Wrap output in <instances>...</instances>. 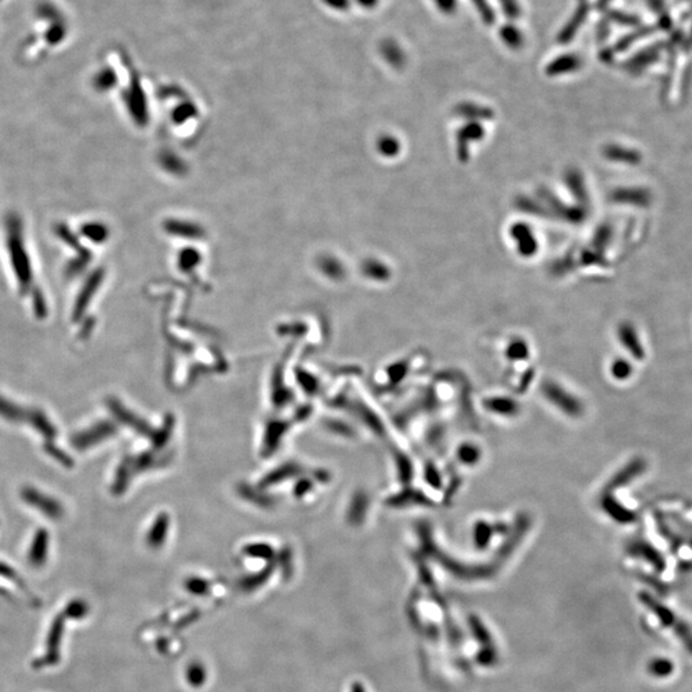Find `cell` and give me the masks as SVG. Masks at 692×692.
<instances>
[{
	"label": "cell",
	"mask_w": 692,
	"mask_h": 692,
	"mask_svg": "<svg viewBox=\"0 0 692 692\" xmlns=\"http://www.w3.org/2000/svg\"><path fill=\"white\" fill-rule=\"evenodd\" d=\"M476 5V10H478V13L481 14V19L484 20L485 23L488 25H491L495 22V13L492 8L490 7V4L488 3V0H472Z\"/></svg>",
	"instance_id": "10"
},
{
	"label": "cell",
	"mask_w": 692,
	"mask_h": 692,
	"mask_svg": "<svg viewBox=\"0 0 692 692\" xmlns=\"http://www.w3.org/2000/svg\"><path fill=\"white\" fill-rule=\"evenodd\" d=\"M438 5L444 12H451L455 8V0H436Z\"/></svg>",
	"instance_id": "14"
},
{
	"label": "cell",
	"mask_w": 692,
	"mask_h": 692,
	"mask_svg": "<svg viewBox=\"0 0 692 692\" xmlns=\"http://www.w3.org/2000/svg\"><path fill=\"white\" fill-rule=\"evenodd\" d=\"M44 448H45V451L51 455L53 458L56 459L57 462H59L60 464L66 466V467H71L73 466V460L69 458V455L60 450V449L57 448V445L54 442H48V444H44Z\"/></svg>",
	"instance_id": "9"
},
{
	"label": "cell",
	"mask_w": 692,
	"mask_h": 692,
	"mask_svg": "<svg viewBox=\"0 0 692 692\" xmlns=\"http://www.w3.org/2000/svg\"><path fill=\"white\" fill-rule=\"evenodd\" d=\"M586 16H587V5L586 4H581L577 8V10H575V14L572 16V19L568 21L566 27L560 31L559 41L560 43H568V41L573 39L575 34H577V31L580 29L581 25L586 20Z\"/></svg>",
	"instance_id": "6"
},
{
	"label": "cell",
	"mask_w": 692,
	"mask_h": 692,
	"mask_svg": "<svg viewBox=\"0 0 692 692\" xmlns=\"http://www.w3.org/2000/svg\"><path fill=\"white\" fill-rule=\"evenodd\" d=\"M361 3L366 4L367 7H370V5H373L376 3V0H361Z\"/></svg>",
	"instance_id": "15"
},
{
	"label": "cell",
	"mask_w": 692,
	"mask_h": 692,
	"mask_svg": "<svg viewBox=\"0 0 692 692\" xmlns=\"http://www.w3.org/2000/svg\"><path fill=\"white\" fill-rule=\"evenodd\" d=\"M110 429H112L106 423H99V425H95L94 427H90L85 431H80L77 433H75L71 438V444L73 448L80 450V451L86 450V449L91 448L93 445L98 444L100 440L104 439L106 435L110 432Z\"/></svg>",
	"instance_id": "3"
},
{
	"label": "cell",
	"mask_w": 692,
	"mask_h": 692,
	"mask_svg": "<svg viewBox=\"0 0 692 692\" xmlns=\"http://www.w3.org/2000/svg\"><path fill=\"white\" fill-rule=\"evenodd\" d=\"M501 4V8L505 12L508 17L516 19L519 14V7H518L517 0H499Z\"/></svg>",
	"instance_id": "13"
},
{
	"label": "cell",
	"mask_w": 692,
	"mask_h": 692,
	"mask_svg": "<svg viewBox=\"0 0 692 692\" xmlns=\"http://www.w3.org/2000/svg\"><path fill=\"white\" fill-rule=\"evenodd\" d=\"M580 66V60L575 56H562L560 58L556 59L547 69L549 73H563L573 71Z\"/></svg>",
	"instance_id": "7"
},
{
	"label": "cell",
	"mask_w": 692,
	"mask_h": 692,
	"mask_svg": "<svg viewBox=\"0 0 692 692\" xmlns=\"http://www.w3.org/2000/svg\"><path fill=\"white\" fill-rule=\"evenodd\" d=\"M500 36H501L503 41L509 45V48L516 49V48H519L523 43L519 29H516L514 26H510V25H507L500 29Z\"/></svg>",
	"instance_id": "8"
},
{
	"label": "cell",
	"mask_w": 692,
	"mask_h": 692,
	"mask_svg": "<svg viewBox=\"0 0 692 692\" xmlns=\"http://www.w3.org/2000/svg\"><path fill=\"white\" fill-rule=\"evenodd\" d=\"M63 624H64V618L60 615L51 625V632H50L49 640H48V653H47V656L43 659L44 662L40 663V665L56 663L58 660L59 640H60V636L63 632Z\"/></svg>",
	"instance_id": "5"
},
{
	"label": "cell",
	"mask_w": 692,
	"mask_h": 692,
	"mask_svg": "<svg viewBox=\"0 0 692 692\" xmlns=\"http://www.w3.org/2000/svg\"><path fill=\"white\" fill-rule=\"evenodd\" d=\"M86 612H88L86 604L84 601L76 600V601H72L67 606V609H66L64 613H66V615H69V618H81V617L86 615Z\"/></svg>",
	"instance_id": "11"
},
{
	"label": "cell",
	"mask_w": 692,
	"mask_h": 692,
	"mask_svg": "<svg viewBox=\"0 0 692 692\" xmlns=\"http://www.w3.org/2000/svg\"><path fill=\"white\" fill-rule=\"evenodd\" d=\"M0 417L12 423H29V427L45 438L44 444L54 442V439L57 438V429L43 410L23 408L0 396Z\"/></svg>",
	"instance_id": "1"
},
{
	"label": "cell",
	"mask_w": 692,
	"mask_h": 692,
	"mask_svg": "<svg viewBox=\"0 0 692 692\" xmlns=\"http://www.w3.org/2000/svg\"><path fill=\"white\" fill-rule=\"evenodd\" d=\"M0 575L7 577V578H10V581H13L16 585L20 586L21 588H22L26 594L29 595V591H27V588H26V586H25V584L22 582V578H20L19 575L13 571V568H10V566H7V564H4V563H0Z\"/></svg>",
	"instance_id": "12"
},
{
	"label": "cell",
	"mask_w": 692,
	"mask_h": 692,
	"mask_svg": "<svg viewBox=\"0 0 692 692\" xmlns=\"http://www.w3.org/2000/svg\"><path fill=\"white\" fill-rule=\"evenodd\" d=\"M21 495H22V500L27 505L35 508L36 510H39L40 513H43L45 517H48L49 519L58 521L64 514V509L60 505L58 500L50 497L49 495H47L44 492H40L39 490H36V488H22Z\"/></svg>",
	"instance_id": "2"
},
{
	"label": "cell",
	"mask_w": 692,
	"mask_h": 692,
	"mask_svg": "<svg viewBox=\"0 0 692 692\" xmlns=\"http://www.w3.org/2000/svg\"><path fill=\"white\" fill-rule=\"evenodd\" d=\"M48 546H49L48 532L45 529H39L36 532V535L34 536V541L29 547V564H32L34 566H43L47 560V556H48Z\"/></svg>",
	"instance_id": "4"
}]
</instances>
